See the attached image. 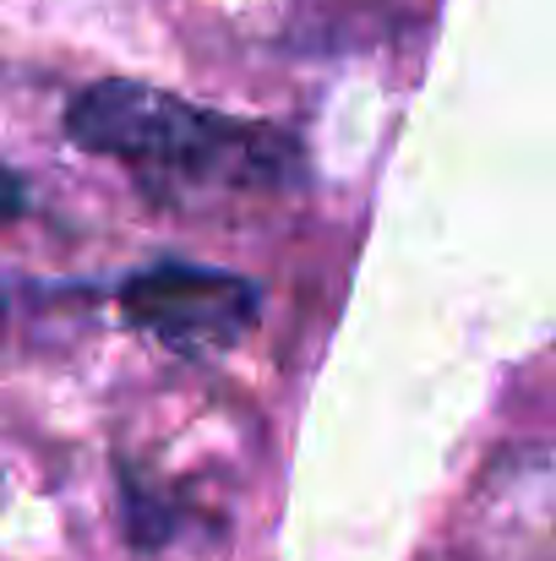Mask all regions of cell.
<instances>
[{
  "label": "cell",
  "mask_w": 556,
  "mask_h": 561,
  "mask_svg": "<svg viewBox=\"0 0 556 561\" xmlns=\"http://www.w3.org/2000/svg\"><path fill=\"white\" fill-rule=\"evenodd\" d=\"M66 137L82 153L132 164L137 175H175L181 186L284 191L306 181V148L290 126L240 121L132 77L82 88L66 104Z\"/></svg>",
  "instance_id": "6da1fadb"
},
{
  "label": "cell",
  "mask_w": 556,
  "mask_h": 561,
  "mask_svg": "<svg viewBox=\"0 0 556 561\" xmlns=\"http://www.w3.org/2000/svg\"><path fill=\"white\" fill-rule=\"evenodd\" d=\"M121 322L159 339L175 355H224L235 350L257 317H262V289L240 273L202 267V262H148L121 284Z\"/></svg>",
  "instance_id": "7a4b0ae2"
},
{
  "label": "cell",
  "mask_w": 556,
  "mask_h": 561,
  "mask_svg": "<svg viewBox=\"0 0 556 561\" xmlns=\"http://www.w3.org/2000/svg\"><path fill=\"white\" fill-rule=\"evenodd\" d=\"M115 474H121V529H126L132 551H143V557L164 551V546L181 535V507H175V496H170L164 485H148L132 463H121Z\"/></svg>",
  "instance_id": "3957f363"
},
{
  "label": "cell",
  "mask_w": 556,
  "mask_h": 561,
  "mask_svg": "<svg viewBox=\"0 0 556 561\" xmlns=\"http://www.w3.org/2000/svg\"><path fill=\"white\" fill-rule=\"evenodd\" d=\"M22 213H27V186H22L16 170L0 164V224H16Z\"/></svg>",
  "instance_id": "277c9868"
},
{
  "label": "cell",
  "mask_w": 556,
  "mask_h": 561,
  "mask_svg": "<svg viewBox=\"0 0 556 561\" xmlns=\"http://www.w3.org/2000/svg\"><path fill=\"white\" fill-rule=\"evenodd\" d=\"M0 339H5V289H0Z\"/></svg>",
  "instance_id": "5b68a950"
}]
</instances>
